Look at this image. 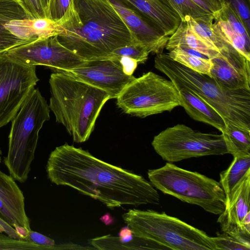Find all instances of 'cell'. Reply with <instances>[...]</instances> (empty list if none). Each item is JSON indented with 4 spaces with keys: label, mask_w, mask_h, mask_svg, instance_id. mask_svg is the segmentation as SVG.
I'll return each instance as SVG.
<instances>
[{
    "label": "cell",
    "mask_w": 250,
    "mask_h": 250,
    "mask_svg": "<svg viewBox=\"0 0 250 250\" xmlns=\"http://www.w3.org/2000/svg\"><path fill=\"white\" fill-rule=\"evenodd\" d=\"M18 62L32 66L44 65L54 72L73 69L84 61L59 42L58 35L38 38L7 52Z\"/></svg>",
    "instance_id": "obj_11"
},
{
    "label": "cell",
    "mask_w": 250,
    "mask_h": 250,
    "mask_svg": "<svg viewBox=\"0 0 250 250\" xmlns=\"http://www.w3.org/2000/svg\"><path fill=\"white\" fill-rule=\"evenodd\" d=\"M116 99L124 112L140 118L170 111L180 105L175 84L152 72L135 78Z\"/></svg>",
    "instance_id": "obj_8"
},
{
    "label": "cell",
    "mask_w": 250,
    "mask_h": 250,
    "mask_svg": "<svg viewBox=\"0 0 250 250\" xmlns=\"http://www.w3.org/2000/svg\"><path fill=\"white\" fill-rule=\"evenodd\" d=\"M57 21L60 43L84 61L110 58L114 50L138 43L108 0H72Z\"/></svg>",
    "instance_id": "obj_2"
},
{
    "label": "cell",
    "mask_w": 250,
    "mask_h": 250,
    "mask_svg": "<svg viewBox=\"0 0 250 250\" xmlns=\"http://www.w3.org/2000/svg\"><path fill=\"white\" fill-rule=\"evenodd\" d=\"M0 219L14 228L18 225L30 230L24 197L15 180L0 170Z\"/></svg>",
    "instance_id": "obj_16"
},
{
    "label": "cell",
    "mask_w": 250,
    "mask_h": 250,
    "mask_svg": "<svg viewBox=\"0 0 250 250\" xmlns=\"http://www.w3.org/2000/svg\"><path fill=\"white\" fill-rule=\"evenodd\" d=\"M17 0V1H19V2H20V1H19V0Z\"/></svg>",
    "instance_id": "obj_39"
},
{
    "label": "cell",
    "mask_w": 250,
    "mask_h": 250,
    "mask_svg": "<svg viewBox=\"0 0 250 250\" xmlns=\"http://www.w3.org/2000/svg\"><path fill=\"white\" fill-rule=\"evenodd\" d=\"M212 237L216 250H249L250 247L246 245L235 237L223 232Z\"/></svg>",
    "instance_id": "obj_28"
},
{
    "label": "cell",
    "mask_w": 250,
    "mask_h": 250,
    "mask_svg": "<svg viewBox=\"0 0 250 250\" xmlns=\"http://www.w3.org/2000/svg\"><path fill=\"white\" fill-rule=\"evenodd\" d=\"M46 172L52 183L70 187L110 208L160 203L157 190L142 176L67 144L50 153Z\"/></svg>",
    "instance_id": "obj_1"
},
{
    "label": "cell",
    "mask_w": 250,
    "mask_h": 250,
    "mask_svg": "<svg viewBox=\"0 0 250 250\" xmlns=\"http://www.w3.org/2000/svg\"><path fill=\"white\" fill-rule=\"evenodd\" d=\"M154 66L176 86L187 88L214 108L225 124L250 130V90L229 88L212 77L174 61L167 54H157Z\"/></svg>",
    "instance_id": "obj_4"
},
{
    "label": "cell",
    "mask_w": 250,
    "mask_h": 250,
    "mask_svg": "<svg viewBox=\"0 0 250 250\" xmlns=\"http://www.w3.org/2000/svg\"><path fill=\"white\" fill-rule=\"evenodd\" d=\"M167 54L171 59L189 69L211 77L213 64L210 59L190 56L178 48L173 49Z\"/></svg>",
    "instance_id": "obj_24"
},
{
    "label": "cell",
    "mask_w": 250,
    "mask_h": 250,
    "mask_svg": "<svg viewBox=\"0 0 250 250\" xmlns=\"http://www.w3.org/2000/svg\"><path fill=\"white\" fill-rule=\"evenodd\" d=\"M218 0L220 1L223 4H224V0Z\"/></svg>",
    "instance_id": "obj_38"
},
{
    "label": "cell",
    "mask_w": 250,
    "mask_h": 250,
    "mask_svg": "<svg viewBox=\"0 0 250 250\" xmlns=\"http://www.w3.org/2000/svg\"><path fill=\"white\" fill-rule=\"evenodd\" d=\"M122 217L135 237L151 240L166 249L216 250L212 237L165 212L130 209Z\"/></svg>",
    "instance_id": "obj_6"
},
{
    "label": "cell",
    "mask_w": 250,
    "mask_h": 250,
    "mask_svg": "<svg viewBox=\"0 0 250 250\" xmlns=\"http://www.w3.org/2000/svg\"><path fill=\"white\" fill-rule=\"evenodd\" d=\"M150 182L163 193L209 213L220 215L226 208V197L220 183L204 175L171 163L148 170Z\"/></svg>",
    "instance_id": "obj_7"
},
{
    "label": "cell",
    "mask_w": 250,
    "mask_h": 250,
    "mask_svg": "<svg viewBox=\"0 0 250 250\" xmlns=\"http://www.w3.org/2000/svg\"><path fill=\"white\" fill-rule=\"evenodd\" d=\"M175 48H178L183 52L190 56L203 59H209L207 56L199 52L198 51L187 46H180Z\"/></svg>",
    "instance_id": "obj_34"
},
{
    "label": "cell",
    "mask_w": 250,
    "mask_h": 250,
    "mask_svg": "<svg viewBox=\"0 0 250 250\" xmlns=\"http://www.w3.org/2000/svg\"><path fill=\"white\" fill-rule=\"evenodd\" d=\"M72 0H51L49 7V18L59 20L67 10Z\"/></svg>",
    "instance_id": "obj_31"
},
{
    "label": "cell",
    "mask_w": 250,
    "mask_h": 250,
    "mask_svg": "<svg viewBox=\"0 0 250 250\" xmlns=\"http://www.w3.org/2000/svg\"><path fill=\"white\" fill-rule=\"evenodd\" d=\"M208 12L214 16L219 12L224 4L218 0H192Z\"/></svg>",
    "instance_id": "obj_32"
},
{
    "label": "cell",
    "mask_w": 250,
    "mask_h": 250,
    "mask_svg": "<svg viewBox=\"0 0 250 250\" xmlns=\"http://www.w3.org/2000/svg\"><path fill=\"white\" fill-rule=\"evenodd\" d=\"M49 250L32 242L0 234V250Z\"/></svg>",
    "instance_id": "obj_27"
},
{
    "label": "cell",
    "mask_w": 250,
    "mask_h": 250,
    "mask_svg": "<svg viewBox=\"0 0 250 250\" xmlns=\"http://www.w3.org/2000/svg\"><path fill=\"white\" fill-rule=\"evenodd\" d=\"M250 176V156L235 157L229 167L220 174V182L226 197V208L246 179Z\"/></svg>",
    "instance_id": "obj_21"
},
{
    "label": "cell",
    "mask_w": 250,
    "mask_h": 250,
    "mask_svg": "<svg viewBox=\"0 0 250 250\" xmlns=\"http://www.w3.org/2000/svg\"><path fill=\"white\" fill-rule=\"evenodd\" d=\"M131 31L136 41L149 53H163L169 37L166 36L136 11L119 0H108Z\"/></svg>",
    "instance_id": "obj_15"
},
{
    "label": "cell",
    "mask_w": 250,
    "mask_h": 250,
    "mask_svg": "<svg viewBox=\"0 0 250 250\" xmlns=\"http://www.w3.org/2000/svg\"><path fill=\"white\" fill-rule=\"evenodd\" d=\"M33 19L17 0H0V54L39 38Z\"/></svg>",
    "instance_id": "obj_13"
},
{
    "label": "cell",
    "mask_w": 250,
    "mask_h": 250,
    "mask_svg": "<svg viewBox=\"0 0 250 250\" xmlns=\"http://www.w3.org/2000/svg\"><path fill=\"white\" fill-rule=\"evenodd\" d=\"M125 73L127 75H132L136 69L138 62L131 58L127 57H119Z\"/></svg>",
    "instance_id": "obj_33"
},
{
    "label": "cell",
    "mask_w": 250,
    "mask_h": 250,
    "mask_svg": "<svg viewBox=\"0 0 250 250\" xmlns=\"http://www.w3.org/2000/svg\"><path fill=\"white\" fill-rule=\"evenodd\" d=\"M1 151L0 149V162H1Z\"/></svg>",
    "instance_id": "obj_37"
},
{
    "label": "cell",
    "mask_w": 250,
    "mask_h": 250,
    "mask_svg": "<svg viewBox=\"0 0 250 250\" xmlns=\"http://www.w3.org/2000/svg\"><path fill=\"white\" fill-rule=\"evenodd\" d=\"M221 133L228 153L233 157L250 156V130L227 123L225 131Z\"/></svg>",
    "instance_id": "obj_22"
},
{
    "label": "cell",
    "mask_w": 250,
    "mask_h": 250,
    "mask_svg": "<svg viewBox=\"0 0 250 250\" xmlns=\"http://www.w3.org/2000/svg\"><path fill=\"white\" fill-rule=\"evenodd\" d=\"M51 0H43V5L47 18H49V7Z\"/></svg>",
    "instance_id": "obj_36"
},
{
    "label": "cell",
    "mask_w": 250,
    "mask_h": 250,
    "mask_svg": "<svg viewBox=\"0 0 250 250\" xmlns=\"http://www.w3.org/2000/svg\"><path fill=\"white\" fill-rule=\"evenodd\" d=\"M180 46L195 49L209 59L220 55L214 46L195 32L186 22H180L175 32L169 37L165 48L170 51Z\"/></svg>",
    "instance_id": "obj_20"
},
{
    "label": "cell",
    "mask_w": 250,
    "mask_h": 250,
    "mask_svg": "<svg viewBox=\"0 0 250 250\" xmlns=\"http://www.w3.org/2000/svg\"><path fill=\"white\" fill-rule=\"evenodd\" d=\"M57 72L68 74L100 88L107 92L110 99H116L126 85L135 78L125 73L120 58L115 57L84 61L73 69Z\"/></svg>",
    "instance_id": "obj_12"
},
{
    "label": "cell",
    "mask_w": 250,
    "mask_h": 250,
    "mask_svg": "<svg viewBox=\"0 0 250 250\" xmlns=\"http://www.w3.org/2000/svg\"><path fill=\"white\" fill-rule=\"evenodd\" d=\"M133 9L165 36L176 31L181 19L166 0H119Z\"/></svg>",
    "instance_id": "obj_17"
},
{
    "label": "cell",
    "mask_w": 250,
    "mask_h": 250,
    "mask_svg": "<svg viewBox=\"0 0 250 250\" xmlns=\"http://www.w3.org/2000/svg\"><path fill=\"white\" fill-rule=\"evenodd\" d=\"M49 107L56 122L62 124L74 142L87 141L105 103L110 99L105 91L62 73L49 79Z\"/></svg>",
    "instance_id": "obj_3"
},
{
    "label": "cell",
    "mask_w": 250,
    "mask_h": 250,
    "mask_svg": "<svg viewBox=\"0 0 250 250\" xmlns=\"http://www.w3.org/2000/svg\"><path fill=\"white\" fill-rule=\"evenodd\" d=\"M179 16L181 21L185 22L187 17L194 19H214L213 14L202 8L192 0H166Z\"/></svg>",
    "instance_id": "obj_25"
},
{
    "label": "cell",
    "mask_w": 250,
    "mask_h": 250,
    "mask_svg": "<svg viewBox=\"0 0 250 250\" xmlns=\"http://www.w3.org/2000/svg\"><path fill=\"white\" fill-rule=\"evenodd\" d=\"M210 60L213 64L211 77L230 89L250 90V68L230 62L220 55Z\"/></svg>",
    "instance_id": "obj_19"
},
{
    "label": "cell",
    "mask_w": 250,
    "mask_h": 250,
    "mask_svg": "<svg viewBox=\"0 0 250 250\" xmlns=\"http://www.w3.org/2000/svg\"><path fill=\"white\" fill-rule=\"evenodd\" d=\"M149 53L148 50L143 45L139 43H133L114 50L111 55L112 57H129L134 59L137 62L144 63L147 60Z\"/></svg>",
    "instance_id": "obj_26"
},
{
    "label": "cell",
    "mask_w": 250,
    "mask_h": 250,
    "mask_svg": "<svg viewBox=\"0 0 250 250\" xmlns=\"http://www.w3.org/2000/svg\"><path fill=\"white\" fill-rule=\"evenodd\" d=\"M176 87L179 91L180 106L183 107L191 118L195 121L209 125L221 133L225 131V121L214 108L187 88Z\"/></svg>",
    "instance_id": "obj_18"
},
{
    "label": "cell",
    "mask_w": 250,
    "mask_h": 250,
    "mask_svg": "<svg viewBox=\"0 0 250 250\" xmlns=\"http://www.w3.org/2000/svg\"><path fill=\"white\" fill-rule=\"evenodd\" d=\"M151 145L168 163L192 157L228 153L223 135L204 133L184 124L167 127L155 136Z\"/></svg>",
    "instance_id": "obj_9"
},
{
    "label": "cell",
    "mask_w": 250,
    "mask_h": 250,
    "mask_svg": "<svg viewBox=\"0 0 250 250\" xmlns=\"http://www.w3.org/2000/svg\"><path fill=\"white\" fill-rule=\"evenodd\" d=\"M36 66L28 65L0 54V127L13 120L39 79Z\"/></svg>",
    "instance_id": "obj_10"
},
{
    "label": "cell",
    "mask_w": 250,
    "mask_h": 250,
    "mask_svg": "<svg viewBox=\"0 0 250 250\" xmlns=\"http://www.w3.org/2000/svg\"><path fill=\"white\" fill-rule=\"evenodd\" d=\"M214 28L229 41L248 60L250 61V39L237 32L218 12L214 15Z\"/></svg>",
    "instance_id": "obj_23"
},
{
    "label": "cell",
    "mask_w": 250,
    "mask_h": 250,
    "mask_svg": "<svg viewBox=\"0 0 250 250\" xmlns=\"http://www.w3.org/2000/svg\"><path fill=\"white\" fill-rule=\"evenodd\" d=\"M250 176L247 177L228 207L219 215L217 222L221 230L250 246V232L243 226L245 218L250 214Z\"/></svg>",
    "instance_id": "obj_14"
},
{
    "label": "cell",
    "mask_w": 250,
    "mask_h": 250,
    "mask_svg": "<svg viewBox=\"0 0 250 250\" xmlns=\"http://www.w3.org/2000/svg\"><path fill=\"white\" fill-rule=\"evenodd\" d=\"M228 3L241 19L245 26L250 32V0H224Z\"/></svg>",
    "instance_id": "obj_29"
},
{
    "label": "cell",
    "mask_w": 250,
    "mask_h": 250,
    "mask_svg": "<svg viewBox=\"0 0 250 250\" xmlns=\"http://www.w3.org/2000/svg\"><path fill=\"white\" fill-rule=\"evenodd\" d=\"M19 1L27 13L32 19L47 18L43 0H19Z\"/></svg>",
    "instance_id": "obj_30"
},
{
    "label": "cell",
    "mask_w": 250,
    "mask_h": 250,
    "mask_svg": "<svg viewBox=\"0 0 250 250\" xmlns=\"http://www.w3.org/2000/svg\"><path fill=\"white\" fill-rule=\"evenodd\" d=\"M50 108L38 89L34 88L12 120L8 150L3 162L10 176L21 183L28 177L39 133L50 119Z\"/></svg>",
    "instance_id": "obj_5"
},
{
    "label": "cell",
    "mask_w": 250,
    "mask_h": 250,
    "mask_svg": "<svg viewBox=\"0 0 250 250\" xmlns=\"http://www.w3.org/2000/svg\"><path fill=\"white\" fill-rule=\"evenodd\" d=\"M100 219L106 225H109L112 222V219L108 214L103 216Z\"/></svg>",
    "instance_id": "obj_35"
}]
</instances>
